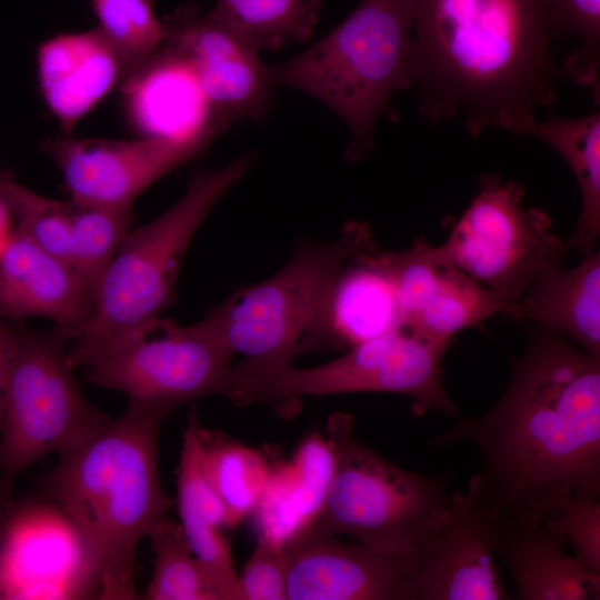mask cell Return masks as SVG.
I'll list each match as a JSON object with an SVG mask.
<instances>
[{
  "instance_id": "obj_1",
  "label": "cell",
  "mask_w": 600,
  "mask_h": 600,
  "mask_svg": "<svg viewBox=\"0 0 600 600\" xmlns=\"http://www.w3.org/2000/svg\"><path fill=\"white\" fill-rule=\"evenodd\" d=\"M531 327L497 403L429 441L480 450L484 464L473 478L497 516H549L570 499L600 498V358Z\"/></svg>"
},
{
  "instance_id": "obj_2",
  "label": "cell",
  "mask_w": 600,
  "mask_h": 600,
  "mask_svg": "<svg viewBox=\"0 0 600 600\" xmlns=\"http://www.w3.org/2000/svg\"><path fill=\"white\" fill-rule=\"evenodd\" d=\"M548 0H417L410 76L420 110L472 138L514 129L557 99Z\"/></svg>"
},
{
  "instance_id": "obj_3",
  "label": "cell",
  "mask_w": 600,
  "mask_h": 600,
  "mask_svg": "<svg viewBox=\"0 0 600 600\" xmlns=\"http://www.w3.org/2000/svg\"><path fill=\"white\" fill-rule=\"evenodd\" d=\"M169 414L128 400L121 416L59 456L42 482L46 498L81 537L98 599L139 598L133 573L138 544L172 507L158 464L159 431Z\"/></svg>"
},
{
  "instance_id": "obj_4",
  "label": "cell",
  "mask_w": 600,
  "mask_h": 600,
  "mask_svg": "<svg viewBox=\"0 0 600 600\" xmlns=\"http://www.w3.org/2000/svg\"><path fill=\"white\" fill-rule=\"evenodd\" d=\"M417 0H361L327 36L294 58L268 64L272 87L301 90L349 127L348 154L373 146L374 127L392 93L411 89L410 58Z\"/></svg>"
},
{
  "instance_id": "obj_5",
  "label": "cell",
  "mask_w": 600,
  "mask_h": 600,
  "mask_svg": "<svg viewBox=\"0 0 600 600\" xmlns=\"http://www.w3.org/2000/svg\"><path fill=\"white\" fill-rule=\"evenodd\" d=\"M373 242L368 224L351 221L329 242L301 240L269 278L244 287L202 320L251 371H274L328 344L327 317L336 280L348 261Z\"/></svg>"
},
{
  "instance_id": "obj_6",
  "label": "cell",
  "mask_w": 600,
  "mask_h": 600,
  "mask_svg": "<svg viewBox=\"0 0 600 600\" xmlns=\"http://www.w3.org/2000/svg\"><path fill=\"white\" fill-rule=\"evenodd\" d=\"M250 154L200 170L169 209L130 230L103 271L91 318L69 346L71 366L89 363L128 331L156 320L174 298L186 251L212 207L248 171Z\"/></svg>"
},
{
  "instance_id": "obj_7",
  "label": "cell",
  "mask_w": 600,
  "mask_h": 600,
  "mask_svg": "<svg viewBox=\"0 0 600 600\" xmlns=\"http://www.w3.org/2000/svg\"><path fill=\"white\" fill-rule=\"evenodd\" d=\"M324 436L332 444L336 469L324 504L308 530L348 536L390 553L423 549L448 510L449 479L403 469L359 442L348 413H332Z\"/></svg>"
},
{
  "instance_id": "obj_8",
  "label": "cell",
  "mask_w": 600,
  "mask_h": 600,
  "mask_svg": "<svg viewBox=\"0 0 600 600\" xmlns=\"http://www.w3.org/2000/svg\"><path fill=\"white\" fill-rule=\"evenodd\" d=\"M70 341L57 326L16 324L0 428V514L29 467L72 450L110 419L83 396L68 357Z\"/></svg>"
},
{
  "instance_id": "obj_9",
  "label": "cell",
  "mask_w": 600,
  "mask_h": 600,
  "mask_svg": "<svg viewBox=\"0 0 600 600\" xmlns=\"http://www.w3.org/2000/svg\"><path fill=\"white\" fill-rule=\"evenodd\" d=\"M451 343L401 328L316 367L250 371L233 366L227 397L237 404L259 402L291 414L308 396L387 392L410 398L417 417L430 411L454 417L457 407L441 380L442 360Z\"/></svg>"
},
{
  "instance_id": "obj_10",
  "label": "cell",
  "mask_w": 600,
  "mask_h": 600,
  "mask_svg": "<svg viewBox=\"0 0 600 600\" xmlns=\"http://www.w3.org/2000/svg\"><path fill=\"white\" fill-rule=\"evenodd\" d=\"M438 248L507 308L570 251L551 218L524 204L523 187L493 173L480 178L478 193Z\"/></svg>"
},
{
  "instance_id": "obj_11",
  "label": "cell",
  "mask_w": 600,
  "mask_h": 600,
  "mask_svg": "<svg viewBox=\"0 0 600 600\" xmlns=\"http://www.w3.org/2000/svg\"><path fill=\"white\" fill-rule=\"evenodd\" d=\"M232 357L202 319L182 326L160 317L106 347L89 363L86 379L172 413L207 396H227Z\"/></svg>"
},
{
  "instance_id": "obj_12",
  "label": "cell",
  "mask_w": 600,
  "mask_h": 600,
  "mask_svg": "<svg viewBox=\"0 0 600 600\" xmlns=\"http://www.w3.org/2000/svg\"><path fill=\"white\" fill-rule=\"evenodd\" d=\"M356 257L387 277L401 328L417 334L452 342L458 332L507 312L503 302L423 238L399 251L381 250L372 242Z\"/></svg>"
},
{
  "instance_id": "obj_13",
  "label": "cell",
  "mask_w": 600,
  "mask_h": 600,
  "mask_svg": "<svg viewBox=\"0 0 600 600\" xmlns=\"http://www.w3.org/2000/svg\"><path fill=\"white\" fill-rule=\"evenodd\" d=\"M97 598L81 537L50 500L0 514V599Z\"/></svg>"
},
{
  "instance_id": "obj_14",
  "label": "cell",
  "mask_w": 600,
  "mask_h": 600,
  "mask_svg": "<svg viewBox=\"0 0 600 600\" xmlns=\"http://www.w3.org/2000/svg\"><path fill=\"white\" fill-rule=\"evenodd\" d=\"M216 137L184 141L66 137L47 140L42 148L59 167L71 200L126 208L161 177L198 157Z\"/></svg>"
},
{
  "instance_id": "obj_15",
  "label": "cell",
  "mask_w": 600,
  "mask_h": 600,
  "mask_svg": "<svg viewBox=\"0 0 600 600\" xmlns=\"http://www.w3.org/2000/svg\"><path fill=\"white\" fill-rule=\"evenodd\" d=\"M497 514L473 476L450 493L411 582L409 600H509L493 544Z\"/></svg>"
},
{
  "instance_id": "obj_16",
  "label": "cell",
  "mask_w": 600,
  "mask_h": 600,
  "mask_svg": "<svg viewBox=\"0 0 600 600\" xmlns=\"http://www.w3.org/2000/svg\"><path fill=\"white\" fill-rule=\"evenodd\" d=\"M283 549L287 600H409L424 550L383 552L309 530Z\"/></svg>"
},
{
  "instance_id": "obj_17",
  "label": "cell",
  "mask_w": 600,
  "mask_h": 600,
  "mask_svg": "<svg viewBox=\"0 0 600 600\" xmlns=\"http://www.w3.org/2000/svg\"><path fill=\"white\" fill-rule=\"evenodd\" d=\"M166 44L189 60L216 118L259 121L268 110L272 84L268 64L194 3H184L163 20Z\"/></svg>"
},
{
  "instance_id": "obj_18",
  "label": "cell",
  "mask_w": 600,
  "mask_h": 600,
  "mask_svg": "<svg viewBox=\"0 0 600 600\" xmlns=\"http://www.w3.org/2000/svg\"><path fill=\"white\" fill-rule=\"evenodd\" d=\"M94 290L72 268L13 229L0 248V317L46 318L73 340L91 318Z\"/></svg>"
},
{
  "instance_id": "obj_19",
  "label": "cell",
  "mask_w": 600,
  "mask_h": 600,
  "mask_svg": "<svg viewBox=\"0 0 600 600\" xmlns=\"http://www.w3.org/2000/svg\"><path fill=\"white\" fill-rule=\"evenodd\" d=\"M124 76V110L143 137L184 141L227 129L216 118L192 64L169 46Z\"/></svg>"
},
{
  "instance_id": "obj_20",
  "label": "cell",
  "mask_w": 600,
  "mask_h": 600,
  "mask_svg": "<svg viewBox=\"0 0 600 600\" xmlns=\"http://www.w3.org/2000/svg\"><path fill=\"white\" fill-rule=\"evenodd\" d=\"M497 558L509 570L519 600L600 598V573L583 568L564 549L546 516L504 511L493 522Z\"/></svg>"
},
{
  "instance_id": "obj_21",
  "label": "cell",
  "mask_w": 600,
  "mask_h": 600,
  "mask_svg": "<svg viewBox=\"0 0 600 600\" xmlns=\"http://www.w3.org/2000/svg\"><path fill=\"white\" fill-rule=\"evenodd\" d=\"M37 73L48 109L71 132L112 90L123 68L97 28L43 41L37 52Z\"/></svg>"
},
{
  "instance_id": "obj_22",
  "label": "cell",
  "mask_w": 600,
  "mask_h": 600,
  "mask_svg": "<svg viewBox=\"0 0 600 600\" xmlns=\"http://www.w3.org/2000/svg\"><path fill=\"white\" fill-rule=\"evenodd\" d=\"M516 321L557 331L600 358V252L564 269L541 273L504 314Z\"/></svg>"
},
{
  "instance_id": "obj_23",
  "label": "cell",
  "mask_w": 600,
  "mask_h": 600,
  "mask_svg": "<svg viewBox=\"0 0 600 600\" xmlns=\"http://www.w3.org/2000/svg\"><path fill=\"white\" fill-rule=\"evenodd\" d=\"M198 416H188L177 470V509L183 534L220 600H240L231 547L222 533L227 516L206 479L198 438Z\"/></svg>"
},
{
  "instance_id": "obj_24",
  "label": "cell",
  "mask_w": 600,
  "mask_h": 600,
  "mask_svg": "<svg viewBox=\"0 0 600 600\" xmlns=\"http://www.w3.org/2000/svg\"><path fill=\"white\" fill-rule=\"evenodd\" d=\"M336 469L329 439L310 433L291 460L273 466L267 491L254 511L258 536L280 543L307 531L319 516Z\"/></svg>"
},
{
  "instance_id": "obj_25",
  "label": "cell",
  "mask_w": 600,
  "mask_h": 600,
  "mask_svg": "<svg viewBox=\"0 0 600 600\" xmlns=\"http://www.w3.org/2000/svg\"><path fill=\"white\" fill-rule=\"evenodd\" d=\"M513 132L546 142L571 169L579 186L581 208L566 242L569 250H578L582 257L592 253L600 236V112L546 121L532 117Z\"/></svg>"
},
{
  "instance_id": "obj_26",
  "label": "cell",
  "mask_w": 600,
  "mask_h": 600,
  "mask_svg": "<svg viewBox=\"0 0 600 600\" xmlns=\"http://www.w3.org/2000/svg\"><path fill=\"white\" fill-rule=\"evenodd\" d=\"M401 329L397 297L387 277L356 256L341 269L327 317L329 347L350 349Z\"/></svg>"
},
{
  "instance_id": "obj_27",
  "label": "cell",
  "mask_w": 600,
  "mask_h": 600,
  "mask_svg": "<svg viewBox=\"0 0 600 600\" xmlns=\"http://www.w3.org/2000/svg\"><path fill=\"white\" fill-rule=\"evenodd\" d=\"M198 438L203 474L224 508L227 528H233L259 507L273 466L222 431L199 426Z\"/></svg>"
},
{
  "instance_id": "obj_28",
  "label": "cell",
  "mask_w": 600,
  "mask_h": 600,
  "mask_svg": "<svg viewBox=\"0 0 600 600\" xmlns=\"http://www.w3.org/2000/svg\"><path fill=\"white\" fill-rule=\"evenodd\" d=\"M322 8V0H217L207 14L260 51L307 42Z\"/></svg>"
},
{
  "instance_id": "obj_29",
  "label": "cell",
  "mask_w": 600,
  "mask_h": 600,
  "mask_svg": "<svg viewBox=\"0 0 600 600\" xmlns=\"http://www.w3.org/2000/svg\"><path fill=\"white\" fill-rule=\"evenodd\" d=\"M0 198L16 219V230L73 269L80 241L78 203L43 197L0 177Z\"/></svg>"
},
{
  "instance_id": "obj_30",
  "label": "cell",
  "mask_w": 600,
  "mask_h": 600,
  "mask_svg": "<svg viewBox=\"0 0 600 600\" xmlns=\"http://www.w3.org/2000/svg\"><path fill=\"white\" fill-rule=\"evenodd\" d=\"M153 553L147 600H220L211 580L192 552L179 522L163 517L146 536Z\"/></svg>"
},
{
  "instance_id": "obj_31",
  "label": "cell",
  "mask_w": 600,
  "mask_h": 600,
  "mask_svg": "<svg viewBox=\"0 0 600 600\" xmlns=\"http://www.w3.org/2000/svg\"><path fill=\"white\" fill-rule=\"evenodd\" d=\"M98 30L126 74L163 48L167 29L151 0H90Z\"/></svg>"
},
{
  "instance_id": "obj_32",
  "label": "cell",
  "mask_w": 600,
  "mask_h": 600,
  "mask_svg": "<svg viewBox=\"0 0 600 600\" xmlns=\"http://www.w3.org/2000/svg\"><path fill=\"white\" fill-rule=\"evenodd\" d=\"M548 26L550 36L578 39L563 70L599 99L600 0H548Z\"/></svg>"
},
{
  "instance_id": "obj_33",
  "label": "cell",
  "mask_w": 600,
  "mask_h": 600,
  "mask_svg": "<svg viewBox=\"0 0 600 600\" xmlns=\"http://www.w3.org/2000/svg\"><path fill=\"white\" fill-rule=\"evenodd\" d=\"M546 522L573 548L572 556L583 568L600 573L599 499H570L559 511L546 516Z\"/></svg>"
},
{
  "instance_id": "obj_34",
  "label": "cell",
  "mask_w": 600,
  "mask_h": 600,
  "mask_svg": "<svg viewBox=\"0 0 600 600\" xmlns=\"http://www.w3.org/2000/svg\"><path fill=\"white\" fill-rule=\"evenodd\" d=\"M287 576L283 544L258 536L257 544L238 576L240 600H287Z\"/></svg>"
},
{
  "instance_id": "obj_35",
  "label": "cell",
  "mask_w": 600,
  "mask_h": 600,
  "mask_svg": "<svg viewBox=\"0 0 600 600\" xmlns=\"http://www.w3.org/2000/svg\"><path fill=\"white\" fill-rule=\"evenodd\" d=\"M16 324L0 317V428L9 362L13 349Z\"/></svg>"
},
{
  "instance_id": "obj_36",
  "label": "cell",
  "mask_w": 600,
  "mask_h": 600,
  "mask_svg": "<svg viewBox=\"0 0 600 600\" xmlns=\"http://www.w3.org/2000/svg\"><path fill=\"white\" fill-rule=\"evenodd\" d=\"M9 209L7 208L3 200L0 198V248L6 241L10 232L6 231L7 228V214Z\"/></svg>"
}]
</instances>
